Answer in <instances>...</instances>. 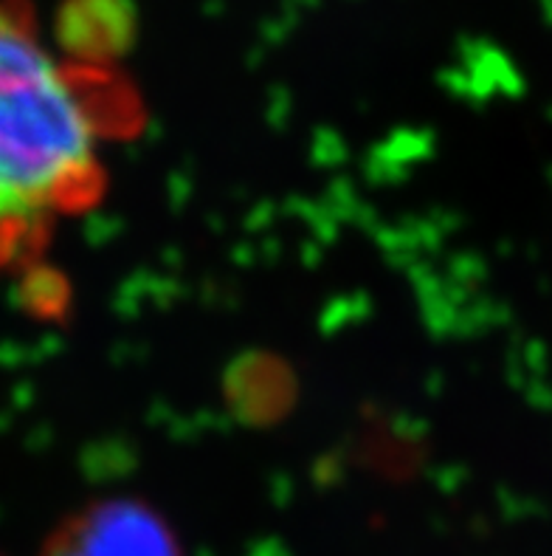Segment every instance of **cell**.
<instances>
[{"label": "cell", "instance_id": "cell-1", "mask_svg": "<svg viewBox=\"0 0 552 556\" xmlns=\"http://www.w3.org/2000/svg\"><path fill=\"white\" fill-rule=\"evenodd\" d=\"M70 65L42 42L26 0H0V261L97 178V122Z\"/></svg>", "mask_w": 552, "mask_h": 556}, {"label": "cell", "instance_id": "cell-2", "mask_svg": "<svg viewBox=\"0 0 552 556\" xmlns=\"http://www.w3.org/2000/svg\"><path fill=\"white\" fill-rule=\"evenodd\" d=\"M42 556H181L172 534L147 508L102 503L70 517Z\"/></svg>", "mask_w": 552, "mask_h": 556}]
</instances>
